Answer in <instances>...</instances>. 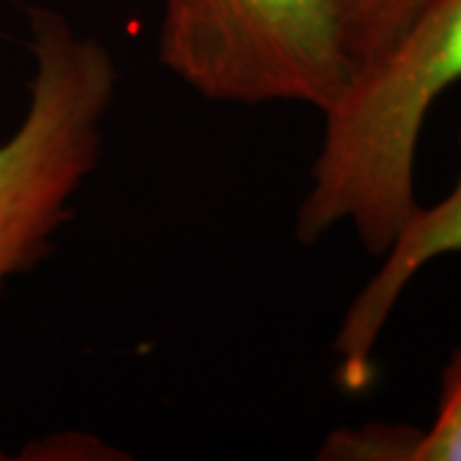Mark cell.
I'll return each instance as SVG.
<instances>
[{
    "label": "cell",
    "mask_w": 461,
    "mask_h": 461,
    "mask_svg": "<svg viewBox=\"0 0 461 461\" xmlns=\"http://www.w3.org/2000/svg\"><path fill=\"white\" fill-rule=\"evenodd\" d=\"M461 80V0H433L395 44L364 62L323 113V141L295 236L313 247L351 226L382 257L418 208L415 159L430 108Z\"/></svg>",
    "instance_id": "6da1fadb"
},
{
    "label": "cell",
    "mask_w": 461,
    "mask_h": 461,
    "mask_svg": "<svg viewBox=\"0 0 461 461\" xmlns=\"http://www.w3.org/2000/svg\"><path fill=\"white\" fill-rule=\"evenodd\" d=\"M29 108L0 144V287L39 264L103 151L118 85L111 51L65 16L32 11Z\"/></svg>",
    "instance_id": "7a4b0ae2"
},
{
    "label": "cell",
    "mask_w": 461,
    "mask_h": 461,
    "mask_svg": "<svg viewBox=\"0 0 461 461\" xmlns=\"http://www.w3.org/2000/svg\"><path fill=\"white\" fill-rule=\"evenodd\" d=\"M159 59L213 103L321 115L357 72L341 0H162Z\"/></svg>",
    "instance_id": "3957f363"
},
{
    "label": "cell",
    "mask_w": 461,
    "mask_h": 461,
    "mask_svg": "<svg viewBox=\"0 0 461 461\" xmlns=\"http://www.w3.org/2000/svg\"><path fill=\"white\" fill-rule=\"evenodd\" d=\"M461 251V129L459 177L436 205L415 208L395 241L382 254V267L351 300L333 351L339 357V382L346 393H362L375 377L379 336L411 280L433 259Z\"/></svg>",
    "instance_id": "277c9868"
},
{
    "label": "cell",
    "mask_w": 461,
    "mask_h": 461,
    "mask_svg": "<svg viewBox=\"0 0 461 461\" xmlns=\"http://www.w3.org/2000/svg\"><path fill=\"white\" fill-rule=\"evenodd\" d=\"M433 0H341L346 39L357 69L395 44Z\"/></svg>",
    "instance_id": "5b68a950"
},
{
    "label": "cell",
    "mask_w": 461,
    "mask_h": 461,
    "mask_svg": "<svg viewBox=\"0 0 461 461\" xmlns=\"http://www.w3.org/2000/svg\"><path fill=\"white\" fill-rule=\"evenodd\" d=\"M408 461H461V344L441 375L433 423L415 429Z\"/></svg>",
    "instance_id": "8992f818"
}]
</instances>
